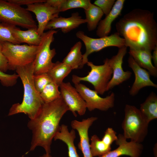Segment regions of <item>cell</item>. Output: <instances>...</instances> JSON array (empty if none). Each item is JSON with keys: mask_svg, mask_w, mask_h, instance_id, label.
I'll return each instance as SVG.
<instances>
[{"mask_svg": "<svg viewBox=\"0 0 157 157\" xmlns=\"http://www.w3.org/2000/svg\"><path fill=\"white\" fill-rule=\"evenodd\" d=\"M115 27L127 47L151 52L157 46V24L154 13L149 10L134 9L120 19Z\"/></svg>", "mask_w": 157, "mask_h": 157, "instance_id": "obj_1", "label": "cell"}, {"mask_svg": "<svg viewBox=\"0 0 157 157\" xmlns=\"http://www.w3.org/2000/svg\"><path fill=\"white\" fill-rule=\"evenodd\" d=\"M68 110L61 97L52 102L44 103L37 116L28 123L32 133L29 151L40 146L46 153L50 154L52 140L59 130L61 119Z\"/></svg>", "mask_w": 157, "mask_h": 157, "instance_id": "obj_2", "label": "cell"}, {"mask_svg": "<svg viewBox=\"0 0 157 157\" xmlns=\"http://www.w3.org/2000/svg\"><path fill=\"white\" fill-rule=\"evenodd\" d=\"M34 61L18 67L15 70L23 85V98L21 103H15L12 105L8 116L22 113L27 115L30 119H33L37 116L44 103L34 85Z\"/></svg>", "mask_w": 157, "mask_h": 157, "instance_id": "obj_3", "label": "cell"}, {"mask_svg": "<svg viewBox=\"0 0 157 157\" xmlns=\"http://www.w3.org/2000/svg\"><path fill=\"white\" fill-rule=\"evenodd\" d=\"M124 113V117L122 124L123 135L132 142L141 143L147 135L149 123L135 106L126 104Z\"/></svg>", "mask_w": 157, "mask_h": 157, "instance_id": "obj_4", "label": "cell"}, {"mask_svg": "<svg viewBox=\"0 0 157 157\" xmlns=\"http://www.w3.org/2000/svg\"><path fill=\"white\" fill-rule=\"evenodd\" d=\"M0 22L27 29L38 28L30 12L7 0H0Z\"/></svg>", "mask_w": 157, "mask_h": 157, "instance_id": "obj_5", "label": "cell"}, {"mask_svg": "<svg viewBox=\"0 0 157 157\" xmlns=\"http://www.w3.org/2000/svg\"><path fill=\"white\" fill-rule=\"evenodd\" d=\"M1 45L3 53L7 61L8 70H15L18 67L33 62L38 47L25 44H14L8 42Z\"/></svg>", "mask_w": 157, "mask_h": 157, "instance_id": "obj_6", "label": "cell"}, {"mask_svg": "<svg viewBox=\"0 0 157 157\" xmlns=\"http://www.w3.org/2000/svg\"><path fill=\"white\" fill-rule=\"evenodd\" d=\"M104 63L103 65H97L91 62L88 61L86 64L90 68L88 74L84 77L73 75L72 82L74 84L80 83L82 81L88 82L93 85L94 90L99 94L103 95L107 91V85L113 74L108 58L105 59Z\"/></svg>", "mask_w": 157, "mask_h": 157, "instance_id": "obj_7", "label": "cell"}, {"mask_svg": "<svg viewBox=\"0 0 157 157\" xmlns=\"http://www.w3.org/2000/svg\"><path fill=\"white\" fill-rule=\"evenodd\" d=\"M76 35L78 38L83 42L85 47V51L83 55L82 62L79 69L82 68L86 64L88 61V56L92 53L109 47H115L119 48L125 46L124 40L117 32L97 38L89 37L82 31H78Z\"/></svg>", "mask_w": 157, "mask_h": 157, "instance_id": "obj_8", "label": "cell"}, {"mask_svg": "<svg viewBox=\"0 0 157 157\" xmlns=\"http://www.w3.org/2000/svg\"><path fill=\"white\" fill-rule=\"evenodd\" d=\"M58 31L48 30L41 35V42L34 60V74L47 73L51 68L54 63L52 59L56 54L55 49H51V43L54 41V34Z\"/></svg>", "mask_w": 157, "mask_h": 157, "instance_id": "obj_9", "label": "cell"}, {"mask_svg": "<svg viewBox=\"0 0 157 157\" xmlns=\"http://www.w3.org/2000/svg\"><path fill=\"white\" fill-rule=\"evenodd\" d=\"M75 87L85 101L87 108L91 111L97 109L106 111L114 105L115 94L112 92L105 97H102L94 90L81 83L74 84Z\"/></svg>", "mask_w": 157, "mask_h": 157, "instance_id": "obj_10", "label": "cell"}, {"mask_svg": "<svg viewBox=\"0 0 157 157\" xmlns=\"http://www.w3.org/2000/svg\"><path fill=\"white\" fill-rule=\"evenodd\" d=\"M61 97L68 108L69 110L75 117L77 112L80 115H84L87 109L86 103L75 87L70 82H64L60 85Z\"/></svg>", "mask_w": 157, "mask_h": 157, "instance_id": "obj_11", "label": "cell"}, {"mask_svg": "<svg viewBox=\"0 0 157 157\" xmlns=\"http://www.w3.org/2000/svg\"><path fill=\"white\" fill-rule=\"evenodd\" d=\"M127 47L125 46L119 48L117 54L108 59L113 74L107 85V91L128 80L131 76L132 72L129 71H124L122 66L124 57L127 53Z\"/></svg>", "mask_w": 157, "mask_h": 157, "instance_id": "obj_12", "label": "cell"}, {"mask_svg": "<svg viewBox=\"0 0 157 157\" xmlns=\"http://www.w3.org/2000/svg\"><path fill=\"white\" fill-rule=\"evenodd\" d=\"M27 6L26 9L33 13L36 16L38 22L37 32L40 36L44 33L48 22L59 16L60 12L58 10L46 2L36 3Z\"/></svg>", "mask_w": 157, "mask_h": 157, "instance_id": "obj_13", "label": "cell"}, {"mask_svg": "<svg viewBox=\"0 0 157 157\" xmlns=\"http://www.w3.org/2000/svg\"><path fill=\"white\" fill-rule=\"evenodd\" d=\"M97 119L96 117H92L83 119L81 121L74 120L71 122L72 129L76 130L78 132L80 138L78 147L82 151L83 157H93L90 151L88 130Z\"/></svg>", "mask_w": 157, "mask_h": 157, "instance_id": "obj_14", "label": "cell"}, {"mask_svg": "<svg viewBox=\"0 0 157 157\" xmlns=\"http://www.w3.org/2000/svg\"><path fill=\"white\" fill-rule=\"evenodd\" d=\"M115 142L118 146L117 148L99 157H119L123 155L139 157L142 153L143 147L141 143L128 142L123 134H119Z\"/></svg>", "mask_w": 157, "mask_h": 157, "instance_id": "obj_15", "label": "cell"}, {"mask_svg": "<svg viewBox=\"0 0 157 157\" xmlns=\"http://www.w3.org/2000/svg\"><path fill=\"white\" fill-rule=\"evenodd\" d=\"M128 62L135 76L134 82L129 92L130 95H135L141 89L147 86L157 88V85L151 80L150 74L148 71L140 67L130 56L128 58Z\"/></svg>", "mask_w": 157, "mask_h": 157, "instance_id": "obj_16", "label": "cell"}, {"mask_svg": "<svg viewBox=\"0 0 157 157\" xmlns=\"http://www.w3.org/2000/svg\"><path fill=\"white\" fill-rule=\"evenodd\" d=\"M86 22L85 19L82 18L79 13L76 12L72 13L68 17L58 16L54 18L48 22L45 31L60 28L63 33H66Z\"/></svg>", "mask_w": 157, "mask_h": 157, "instance_id": "obj_17", "label": "cell"}, {"mask_svg": "<svg viewBox=\"0 0 157 157\" xmlns=\"http://www.w3.org/2000/svg\"><path fill=\"white\" fill-rule=\"evenodd\" d=\"M125 1V0L115 1L110 11L99 23L96 31L97 36L101 38L108 35L111 30L112 24L121 15Z\"/></svg>", "mask_w": 157, "mask_h": 157, "instance_id": "obj_18", "label": "cell"}, {"mask_svg": "<svg viewBox=\"0 0 157 157\" xmlns=\"http://www.w3.org/2000/svg\"><path fill=\"white\" fill-rule=\"evenodd\" d=\"M151 52L144 49L129 48V52L136 62L141 67L147 69L150 75L157 76V68L152 62Z\"/></svg>", "mask_w": 157, "mask_h": 157, "instance_id": "obj_19", "label": "cell"}, {"mask_svg": "<svg viewBox=\"0 0 157 157\" xmlns=\"http://www.w3.org/2000/svg\"><path fill=\"white\" fill-rule=\"evenodd\" d=\"M11 31L13 36L19 44L25 43L28 45L38 46L41 42L42 37L38 33L37 28L23 31L12 25Z\"/></svg>", "mask_w": 157, "mask_h": 157, "instance_id": "obj_20", "label": "cell"}, {"mask_svg": "<svg viewBox=\"0 0 157 157\" xmlns=\"http://www.w3.org/2000/svg\"><path fill=\"white\" fill-rule=\"evenodd\" d=\"M76 138L75 130L72 129L69 131L68 126L63 124L60 126L58 131L54 136V140L62 141L67 145L69 157H80L76 148L74 144V140Z\"/></svg>", "mask_w": 157, "mask_h": 157, "instance_id": "obj_21", "label": "cell"}, {"mask_svg": "<svg viewBox=\"0 0 157 157\" xmlns=\"http://www.w3.org/2000/svg\"><path fill=\"white\" fill-rule=\"evenodd\" d=\"M142 116L148 123L157 118V96L154 92L151 93L139 109Z\"/></svg>", "mask_w": 157, "mask_h": 157, "instance_id": "obj_22", "label": "cell"}, {"mask_svg": "<svg viewBox=\"0 0 157 157\" xmlns=\"http://www.w3.org/2000/svg\"><path fill=\"white\" fill-rule=\"evenodd\" d=\"M72 70L68 65L63 62L57 61L47 72L53 81L59 86L63 82L64 79Z\"/></svg>", "mask_w": 157, "mask_h": 157, "instance_id": "obj_23", "label": "cell"}, {"mask_svg": "<svg viewBox=\"0 0 157 157\" xmlns=\"http://www.w3.org/2000/svg\"><path fill=\"white\" fill-rule=\"evenodd\" d=\"M82 43L80 41L76 42L62 62L69 66L72 69H79L82 62L83 54L81 51Z\"/></svg>", "mask_w": 157, "mask_h": 157, "instance_id": "obj_24", "label": "cell"}, {"mask_svg": "<svg viewBox=\"0 0 157 157\" xmlns=\"http://www.w3.org/2000/svg\"><path fill=\"white\" fill-rule=\"evenodd\" d=\"M84 10L88 29L89 31H92L97 27L104 13L99 8L92 3Z\"/></svg>", "mask_w": 157, "mask_h": 157, "instance_id": "obj_25", "label": "cell"}, {"mask_svg": "<svg viewBox=\"0 0 157 157\" xmlns=\"http://www.w3.org/2000/svg\"><path fill=\"white\" fill-rule=\"evenodd\" d=\"M90 149L93 157L101 156L110 151L111 146L106 144L95 134L90 139Z\"/></svg>", "mask_w": 157, "mask_h": 157, "instance_id": "obj_26", "label": "cell"}, {"mask_svg": "<svg viewBox=\"0 0 157 157\" xmlns=\"http://www.w3.org/2000/svg\"><path fill=\"white\" fill-rule=\"evenodd\" d=\"M59 87L58 85L52 81L44 87L40 94L44 103L52 102L61 97Z\"/></svg>", "mask_w": 157, "mask_h": 157, "instance_id": "obj_27", "label": "cell"}, {"mask_svg": "<svg viewBox=\"0 0 157 157\" xmlns=\"http://www.w3.org/2000/svg\"><path fill=\"white\" fill-rule=\"evenodd\" d=\"M91 3L90 0H63L58 10L60 12L77 8H82L85 10Z\"/></svg>", "mask_w": 157, "mask_h": 157, "instance_id": "obj_28", "label": "cell"}, {"mask_svg": "<svg viewBox=\"0 0 157 157\" xmlns=\"http://www.w3.org/2000/svg\"><path fill=\"white\" fill-rule=\"evenodd\" d=\"M12 25L0 22V44L8 42L14 44H19L13 36L11 27Z\"/></svg>", "mask_w": 157, "mask_h": 157, "instance_id": "obj_29", "label": "cell"}, {"mask_svg": "<svg viewBox=\"0 0 157 157\" xmlns=\"http://www.w3.org/2000/svg\"><path fill=\"white\" fill-rule=\"evenodd\" d=\"M33 81L36 90L40 94L48 84L52 81L47 73L38 74H34Z\"/></svg>", "mask_w": 157, "mask_h": 157, "instance_id": "obj_30", "label": "cell"}, {"mask_svg": "<svg viewBox=\"0 0 157 157\" xmlns=\"http://www.w3.org/2000/svg\"><path fill=\"white\" fill-rule=\"evenodd\" d=\"M19 77L17 74H8L0 70V82L4 86L9 87L14 85L16 83Z\"/></svg>", "mask_w": 157, "mask_h": 157, "instance_id": "obj_31", "label": "cell"}, {"mask_svg": "<svg viewBox=\"0 0 157 157\" xmlns=\"http://www.w3.org/2000/svg\"><path fill=\"white\" fill-rule=\"evenodd\" d=\"M115 2V0H96L93 4L99 8L106 16L111 10Z\"/></svg>", "mask_w": 157, "mask_h": 157, "instance_id": "obj_32", "label": "cell"}, {"mask_svg": "<svg viewBox=\"0 0 157 157\" xmlns=\"http://www.w3.org/2000/svg\"><path fill=\"white\" fill-rule=\"evenodd\" d=\"M117 133L112 128L108 127L105 132L101 140L107 145L111 146L114 141L117 139Z\"/></svg>", "mask_w": 157, "mask_h": 157, "instance_id": "obj_33", "label": "cell"}, {"mask_svg": "<svg viewBox=\"0 0 157 157\" xmlns=\"http://www.w3.org/2000/svg\"><path fill=\"white\" fill-rule=\"evenodd\" d=\"M8 70L7 61L2 52V46L0 44V70L5 73Z\"/></svg>", "mask_w": 157, "mask_h": 157, "instance_id": "obj_34", "label": "cell"}, {"mask_svg": "<svg viewBox=\"0 0 157 157\" xmlns=\"http://www.w3.org/2000/svg\"><path fill=\"white\" fill-rule=\"evenodd\" d=\"M8 1L21 6L26 5L27 6L40 2H45V0H8Z\"/></svg>", "mask_w": 157, "mask_h": 157, "instance_id": "obj_35", "label": "cell"}, {"mask_svg": "<svg viewBox=\"0 0 157 157\" xmlns=\"http://www.w3.org/2000/svg\"><path fill=\"white\" fill-rule=\"evenodd\" d=\"M153 52L152 55V59L153 60L154 64V66L157 67V46L153 50Z\"/></svg>", "mask_w": 157, "mask_h": 157, "instance_id": "obj_36", "label": "cell"}, {"mask_svg": "<svg viewBox=\"0 0 157 157\" xmlns=\"http://www.w3.org/2000/svg\"><path fill=\"white\" fill-rule=\"evenodd\" d=\"M39 157H56L52 156L50 154L45 153Z\"/></svg>", "mask_w": 157, "mask_h": 157, "instance_id": "obj_37", "label": "cell"}, {"mask_svg": "<svg viewBox=\"0 0 157 157\" xmlns=\"http://www.w3.org/2000/svg\"></svg>", "mask_w": 157, "mask_h": 157, "instance_id": "obj_38", "label": "cell"}]
</instances>
